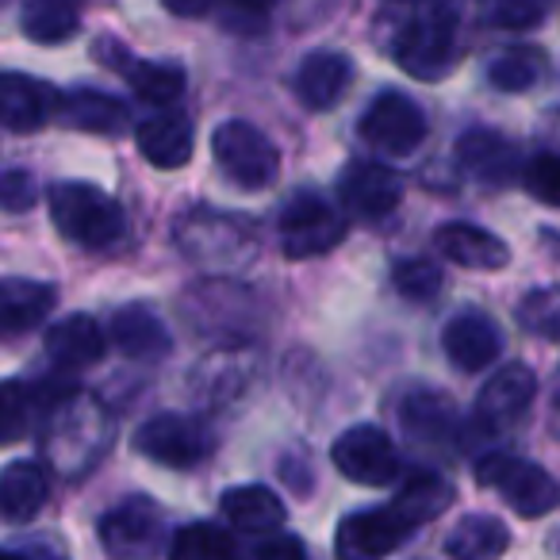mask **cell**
Instances as JSON below:
<instances>
[{"label":"cell","mask_w":560,"mask_h":560,"mask_svg":"<svg viewBox=\"0 0 560 560\" xmlns=\"http://www.w3.org/2000/svg\"><path fill=\"white\" fill-rule=\"evenodd\" d=\"M476 483L488 491H499L514 514L522 518H545L557 511L560 488L541 465L511 457V453H488L476 460Z\"/></svg>","instance_id":"3"},{"label":"cell","mask_w":560,"mask_h":560,"mask_svg":"<svg viewBox=\"0 0 560 560\" xmlns=\"http://www.w3.org/2000/svg\"><path fill=\"white\" fill-rule=\"evenodd\" d=\"M453 495H457V491H453V483L445 480V476L419 472L399 488V495L392 499V511L411 529H419V526H427V522H434L438 514L453 503Z\"/></svg>","instance_id":"28"},{"label":"cell","mask_w":560,"mask_h":560,"mask_svg":"<svg viewBox=\"0 0 560 560\" xmlns=\"http://www.w3.org/2000/svg\"><path fill=\"white\" fill-rule=\"evenodd\" d=\"M545 78V58L534 47H511L488 62V81L503 93H526V89L541 85Z\"/></svg>","instance_id":"33"},{"label":"cell","mask_w":560,"mask_h":560,"mask_svg":"<svg viewBox=\"0 0 560 560\" xmlns=\"http://www.w3.org/2000/svg\"><path fill=\"white\" fill-rule=\"evenodd\" d=\"M39 388L27 381H0V445L24 442L39 419Z\"/></svg>","instance_id":"32"},{"label":"cell","mask_w":560,"mask_h":560,"mask_svg":"<svg viewBox=\"0 0 560 560\" xmlns=\"http://www.w3.org/2000/svg\"><path fill=\"white\" fill-rule=\"evenodd\" d=\"M135 450H139L147 460H154V465L188 472V468L208 460L211 434L200 419H192V415L162 411L135 430Z\"/></svg>","instance_id":"7"},{"label":"cell","mask_w":560,"mask_h":560,"mask_svg":"<svg viewBox=\"0 0 560 560\" xmlns=\"http://www.w3.org/2000/svg\"><path fill=\"white\" fill-rule=\"evenodd\" d=\"M522 180H526V188L534 192V200H541L545 208H557L560 162H557L552 150H541V154H534L529 162H522Z\"/></svg>","instance_id":"36"},{"label":"cell","mask_w":560,"mask_h":560,"mask_svg":"<svg viewBox=\"0 0 560 560\" xmlns=\"http://www.w3.org/2000/svg\"><path fill=\"white\" fill-rule=\"evenodd\" d=\"M55 119L73 127V131L116 139L131 127V108L119 96L101 93V89H70V93H58Z\"/></svg>","instance_id":"18"},{"label":"cell","mask_w":560,"mask_h":560,"mask_svg":"<svg viewBox=\"0 0 560 560\" xmlns=\"http://www.w3.org/2000/svg\"><path fill=\"white\" fill-rule=\"evenodd\" d=\"M47 434H73V442L50 445V460L62 465V472H85L104 450H108V434H112V422L108 415L101 411V404L85 396H66L55 404V419H50Z\"/></svg>","instance_id":"5"},{"label":"cell","mask_w":560,"mask_h":560,"mask_svg":"<svg viewBox=\"0 0 560 560\" xmlns=\"http://www.w3.org/2000/svg\"><path fill=\"white\" fill-rule=\"evenodd\" d=\"M392 280H396L399 296L415 300V304H430V300L442 292V269H438L434 261H427V257H411V261H399L396 272H392Z\"/></svg>","instance_id":"35"},{"label":"cell","mask_w":560,"mask_h":560,"mask_svg":"<svg viewBox=\"0 0 560 560\" xmlns=\"http://www.w3.org/2000/svg\"><path fill=\"white\" fill-rule=\"evenodd\" d=\"M135 142H139V154L150 165H158V170H180L192 158L196 147L192 119L173 108V104H165L162 112L142 119L139 131H135Z\"/></svg>","instance_id":"19"},{"label":"cell","mask_w":560,"mask_h":560,"mask_svg":"<svg viewBox=\"0 0 560 560\" xmlns=\"http://www.w3.org/2000/svg\"><path fill=\"white\" fill-rule=\"evenodd\" d=\"M47 495L50 476L39 460H12L9 468H0V522L27 526L47 506Z\"/></svg>","instance_id":"24"},{"label":"cell","mask_w":560,"mask_h":560,"mask_svg":"<svg viewBox=\"0 0 560 560\" xmlns=\"http://www.w3.org/2000/svg\"><path fill=\"white\" fill-rule=\"evenodd\" d=\"M39 200V188H35L32 173L24 170H9L0 173V208L4 211H27Z\"/></svg>","instance_id":"38"},{"label":"cell","mask_w":560,"mask_h":560,"mask_svg":"<svg viewBox=\"0 0 560 560\" xmlns=\"http://www.w3.org/2000/svg\"><path fill=\"white\" fill-rule=\"evenodd\" d=\"M58 292L47 280L0 277V335H27L55 312Z\"/></svg>","instance_id":"21"},{"label":"cell","mask_w":560,"mask_h":560,"mask_svg":"<svg viewBox=\"0 0 560 560\" xmlns=\"http://www.w3.org/2000/svg\"><path fill=\"white\" fill-rule=\"evenodd\" d=\"M346 211L358 219H384L404 200V177L384 162H353L338 180Z\"/></svg>","instance_id":"13"},{"label":"cell","mask_w":560,"mask_h":560,"mask_svg":"<svg viewBox=\"0 0 560 560\" xmlns=\"http://www.w3.org/2000/svg\"><path fill=\"white\" fill-rule=\"evenodd\" d=\"M407 534H415L404 518L388 506H373V511H358L350 518H342L335 537V549L338 557H350V560H373V557H388L396 552L399 545L407 541Z\"/></svg>","instance_id":"15"},{"label":"cell","mask_w":560,"mask_h":560,"mask_svg":"<svg viewBox=\"0 0 560 560\" xmlns=\"http://www.w3.org/2000/svg\"><path fill=\"white\" fill-rule=\"evenodd\" d=\"M249 557H257V560H300V557H307V545L300 541V537L284 534V529H269V534H257Z\"/></svg>","instance_id":"39"},{"label":"cell","mask_w":560,"mask_h":560,"mask_svg":"<svg viewBox=\"0 0 560 560\" xmlns=\"http://www.w3.org/2000/svg\"><path fill=\"white\" fill-rule=\"evenodd\" d=\"M518 323L526 330H534V335L541 338H557V323H560V304H557V289H537L529 292L526 300L518 304Z\"/></svg>","instance_id":"37"},{"label":"cell","mask_w":560,"mask_h":560,"mask_svg":"<svg viewBox=\"0 0 560 560\" xmlns=\"http://www.w3.org/2000/svg\"><path fill=\"white\" fill-rule=\"evenodd\" d=\"M438 254H445L453 265L460 269H476V272H495L511 261V249L499 234L483 231L476 223H445L434 234Z\"/></svg>","instance_id":"22"},{"label":"cell","mask_w":560,"mask_h":560,"mask_svg":"<svg viewBox=\"0 0 560 560\" xmlns=\"http://www.w3.org/2000/svg\"><path fill=\"white\" fill-rule=\"evenodd\" d=\"M350 81H353L350 58L338 55V50H315V55H307L304 62H300L292 89H296V96H300L304 108L330 112L338 101H342V93L350 89Z\"/></svg>","instance_id":"20"},{"label":"cell","mask_w":560,"mask_h":560,"mask_svg":"<svg viewBox=\"0 0 560 560\" xmlns=\"http://www.w3.org/2000/svg\"><path fill=\"white\" fill-rule=\"evenodd\" d=\"M346 238V219L330 208L323 196L296 192L284 211H280V249L296 261L304 257H323Z\"/></svg>","instance_id":"8"},{"label":"cell","mask_w":560,"mask_h":560,"mask_svg":"<svg viewBox=\"0 0 560 560\" xmlns=\"http://www.w3.org/2000/svg\"><path fill=\"white\" fill-rule=\"evenodd\" d=\"M399 427L407 430L411 442L445 445L457 434V407L438 388H411L399 399Z\"/></svg>","instance_id":"25"},{"label":"cell","mask_w":560,"mask_h":560,"mask_svg":"<svg viewBox=\"0 0 560 560\" xmlns=\"http://www.w3.org/2000/svg\"><path fill=\"white\" fill-rule=\"evenodd\" d=\"M330 460H335V468L346 480L361 483V488H384L404 468L396 442L376 422H358V427L342 430L335 438V445H330Z\"/></svg>","instance_id":"6"},{"label":"cell","mask_w":560,"mask_h":560,"mask_svg":"<svg viewBox=\"0 0 560 560\" xmlns=\"http://www.w3.org/2000/svg\"><path fill=\"white\" fill-rule=\"evenodd\" d=\"M93 58L108 62L116 73H124V81L135 89V96L154 108H165V104H177L188 89V78L180 66L173 62H142V58H131L127 50H119V43L101 39L93 47Z\"/></svg>","instance_id":"12"},{"label":"cell","mask_w":560,"mask_h":560,"mask_svg":"<svg viewBox=\"0 0 560 560\" xmlns=\"http://www.w3.org/2000/svg\"><path fill=\"white\" fill-rule=\"evenodd\" d=\"M162 526H165V514L154 499L127 495L124 503H116L112 511L101 514L96 534H101L104 549L112 557H142V552H158Z\"/></svg>","instance_id":"10"},{"label":"cell","mask_w":560,"mask_h":560,"mask_svg":"<svg viewBox=\"0 0 560 560\" xmlns=\"http://www.w3.org/2000/svg\"><path fill=\"white\" fill-rule=\"evenodd\" d=\"M358 131H361V139H365L369 147L376 150V154L407 158V154H415L422 142H427L430 127H427V116H422V108L411 101V96L388 89V93H381L365 108Z\"/></svg>","instance_id":"9"},{"label":"cell","mask_w":560,"mask_h":560,"mask_svg":"<svg viewBox=\"0 0 560 560\" xmlns=\"http://www.w3.org/2000/svg\"><path fill=\"white\" fill-rule=\"evenodd\" d=\"M211 150L215 162L223 170V177L231 185L246 188V192H261L277 180L280 173V154L272 147V139L261 127L246 124V119H226L211 135Z\"/></svg>","instance_id":"4"},{"label":"cell","mask_w":560,"mask_h":560,"mask_svg":"<svg viewBox=\"0 0 560 560\" xmlns=\"http://www.w3.org/2000/svg\"><path fill=\"white\" fill-rule=\"evenodd\" d=\"M165 552L173 560H231L238 552V541L231 529L215 526V522H188L173 534Z\"/></svg>","instance_id":"31"},{"label":"cell","mask_w":560,"mask_h":560,"mask_svg":"<svg viewBox=\"0 0 560 560\" xmlns=\"http://www.w3.org/2000/svg\"><path fill=\"white\" fill-rule=\"evenodd\" d=\"M537 396V376L526 365H503L476 396V422L483 430H503L511 422H518L529 411Z\"/></svg>","instance_id":"16"},{"label":"cell","mask_w":560,"mask_h":560,"mask_svg":"<svg viewBox=\"0 0 560 560\" xmlns=\"http://www.w3.org/2000/svg\"><path fill=\"white\" fill-rule=\"evenodd\" d=\"M223 518L242 534H269V529L284 526V503L277 491L261 488V483H242V488H226L219 495Z\"/></svg>","instance_id":"27"},{"label":"cell","mask_w":560,"mask_h":560,"mask_svg":"<svg viewBox=\"0 0 560 560\" xmlns=\"http://www.w3.org/2000/svg\"><path fill=\"white\" fill-rule=\"evenodd\" d=\"M506 545H511V534H506V526L495 514H468V518H460L450 529L442 549L445 557H457V560H488L506 552Z\"/></svg>","instance_id":"29"},{"label":"cell","mask_w":560,"mask_h":560,"mask_svg":"<svg viewBox=\"0 0 560 560\" xmlns=\"http://www.w3.org/2000/svg\"><path fill=\"white\" fill-rule=\"evenodd\" d=\"M104 330L93 315H70V319L55 323L47 330V353L55 365H62L66 373L73 369H89L104 358Z\"/></svg>","instance_id":"26"},{"label":"cell","mask_w":560,"mask_h":560,"mask_svg":"<svg viewBox=\"0 0 560 560\" xmlns=\"http://www.w3.org/2000/svg\"><path fill=\"white\" fill-rule=\"evenodd\" d=\"M442 350L450 358L453 369L460 373H483L499 361L503 353V330L495 327V319L476 307L457 312L442 330Z\"/></svg>","instance_id":"11"},{"label":"cell","mask_w":560,"mask_h":560,"mask_svg":"<svg viewBox=\"0 0 560 560\" xmlns=\"http://www.w3.org/2000/svg\"><path fill=\"white\" fill-rule=\"evenodd\" d=\"M162 4L173 12V16H180V20H196V16H208L211 4H215V0H162Z\"/></svg>","instance_id":"41"},{"label":"cell","mask_w":560,"mask_h":560,"mask_svg":"<svg viewBox=\"0 0 560 560\" xmlns=\"http://www.w3.org/2000/svg\"><path fill=\"white\" fill-rule=\"evenodd\" d=\"M58 93L39 78L27 73H0V127H9L16 135L39 131L43 124L55 119Z\"/></svg>","instance_id":"17"},{"label":"cell","mask_w":560,"mask_h":560,"mask_svg":"<svg viewBox=\"0 0 560 560\" xmlns=\"http://www.w3.org/2000/svg\"><path fill=\"white\" fill-rule=\"evenodd\" d=\"M50 219L58 234L81 249H112L127 231L124 208L104 188L89 180H58L50 185Z\"/></svg>","instance_id":"1"},{"label":"cell","mask_w":560,"mask_h":560,"mask_svg":"<svg viewBox=\"0 0 560 560\" xmlns=\"http://www.w3.org/2000/svg\"><path fill=\"white\" fill-rule=\"evenodd\" d=\"M112 342L119 346V353L131 361H162L170 358L173 350V338L170 327L162 323V315L147 304H127L116 312L112 319Z\"/></svg>","instance_id":"23"},{"label":"cell","mask_w":560,"mask_h":560,"mask_svg":"<svg viewBox=\"0 0 560 560\" xmlns=\"http://www.w3.org/2000/svg\"><path fill=\"white\" fill-rule=\"evenodd\" d=\"M396 62L411 78L438 81L457 66L460 58V20L450 9H427L399 27V39L392 47Z\"/></svg>","instance_id":"2"},{"label":"cell","mask_w":560,"mask_h":560,"mask_svg":"<svg viewBox=\"0 0 560 560\" xmlns=\"http://www.w3.org/2000/svg\"><path fill=\"white\" fill-rule=\"evenodd\" d=\"M272 9H277V0H223L226 24L238 27V32H254V27H261Z\"/></svg>","instance_id":"40"},{"label":"cell","mask_w":560,"mask_h":560,"mask_svg":"<svg viewBox=\"0 0 560 560\" xmlns=\"http://www.w3.org/2000/svg\"><path fill=\"white\" fill-rule=\"evenodd\" d=\"M20 27H24L27 39L43 43V47L66 43L70 35H78V27H81L78 0H24Z\"/></svg>","instance_id":"30"},{"label":"cell","mask_w":560,"mask_h":560,"mask_svg":"<svg viewBox=\"0 0 560 560\" xmlns=\"http://www.w3.org/2000/svg\"><path fill=\"white\" fill-rule=\"evenodd\" d=\"M549 16V0H480V20L499 32H534Z\"/></svg>","instance_id":"34"},{"label":"cell","mask_w":560,"mask_h":560,"mask_svg":"<svg viewBox=\"0 0 560 560\" xmlns=\"http://www.w3.org/2000/svg\"><path fill=\"white\" fill-rule=\"evenodd\" d=\"M457 165L465 177L491 188H506L522 177V150L499 131L476 127L457 139Z\"/></svg>","instance_id":"14"}]
</instances>
